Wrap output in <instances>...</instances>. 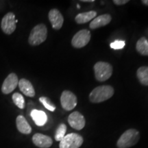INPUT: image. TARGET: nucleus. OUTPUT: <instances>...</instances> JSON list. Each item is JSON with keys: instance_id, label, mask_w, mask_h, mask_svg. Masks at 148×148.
<instances>
[{"instance_id": "nucleus-1", "label": "nucleus", "mask_w": 148, "mask_h": 148, "mask_svg": "<svg viewBox=\"0 0 148 148\" xmlns=\"http://www.w3.org/2000/svg\"><path fill=\"white\" fill-rule=\"evenodd\" d=\"M114 92V88L110 85L97 86L90 93L89 99L92 103L103 102L112 97Z\"/></svg>"}, {"instance_id": "nucleus-2", "label": "nucleus", "mask_w": 148, "mask_h": 148, "mask_svg": "<svg viewBox=\"0 0 148 148\" xmlns=\"http://www.w3.org/2000/svg\"><path fill=\"white\" fill-rule=\"evenodd\" d=\"M140 134L136 129H129L121 134L117 140L116 146L118 148H129L138 143Z\"/></svg>"}, {"instance_id": "nucleus-3", "label": "nucleus", "mask_w": 148, "mask_h": 148, "mask_svg": "<svg viewBox=\"0 0 148 148\" xmlns=\"http://www.w3.org/2000/svg\"><path fill=\"white\" fill-rule=\"evenodd\" d=\"M47 37V29L45 24L40 23L36 25L31 30L28 38L29 45L32 46L39 45L42 43Z\"/></svg>"}, {"instance_id": "nucleus-4", "label": "nucleus", "mask_w": 148, "mask_h": 148, "mask_svg": "<svg viewBox=\"0 0 148 148\" xmlns=\"http://www.w3.org/2000/svg\"><path fill=\"white\" fill-rule=\"evenodd\" d=\"M94 72L96 79L99 82H104L108 79L112 74V66L108 62H97L94 65Z\"/></svg>"}, {"instance_id": "nucleus-5", "label": "nucleus", "mask_w": 148, "mask_h": 148, "mask_svg": "<svg viewBox=\"0 0 148 148\" xmlns=\"http://www.w3.org/2000/svg\"><path fill=\"white\" fill-rule=\"evenodd\" d=\"M84 139L81 135L76 133H70L60 141V148H79L82 145Z\"/></svg>"}, {"instance_id": "nucleus-6", "label": "nucleus", "mask_w": 148, "mask_h": 148, "mask_svg": "<svg viewBox=\"0 0 148 148\" xmlns=\"http://www.w3.org/2000/svg\"><path fill=\"white\" fill-rule=\"evenodd\" d=\"M18 21L16 19L15 14L13 12H10L5 14L1 20V27L3 33L5 34H12L15 31Z\"/></svg>"}, {"instance_id": "nucleus-7", "label": "nucleus", "mask_w": 148, "mask_h": 148, "mask_svg": "<svg viewBox=\"0 0 148 148\" xmlns=\"http://www.w3.org/2000/svg\"><path fill=\"white\" fill-rule=\"evenodd\" d=\"M77 99L76 95L70 90H65L60 96L61 106L65 110L70 111L76 106Z\"/></svg>"}, {"instance_id": "nucleus-8", "label": "nucleus", "mask_w": 148, "mask_h": 148, "mask_svg": "<svg viewBox=\"0 0 148 148\" xmlns=\"http://www.w3.org/2000/svg\"><path fill=\"white\" fill-rule=\"evenodd\" d=\"M90 40V32L88 29H82L74 35L71 45L75 48H82L86 46Z\"/></svg>"}, {"instance_id": "nucleus-9", "label": "nucleus", "mask_w": 148, "mask_h": 148, "mask_svg": "<svg viewBox=\"0 0 148 148\" xmlns=\"http://www.w3.org/2000/svg\"><path fill=\"white\" fill-rule=\"evenodd\" d=\"M18 81L19 80L16 73H10L3 81L2 86H1V92L5 95L10 94L18 86Z\"/></svg>"}, {"instance_id": "nucleus-10", "label": "nucleus", "mask_w": 148, "mask_h": 148, "mask_svg": "<svg viewBox=\"0 0 148 148\" xmlns=\"http://www.w3.org/2000/svg\"><path fill=\"white\" fill-rule=\"evenodd\" d=\"M68 123L73 129L80 130L84 128L86 121L84 116L80 112L75 111L69 114L68 117Z\"/></svg>"}, {"instance_id": "nucleus-11", "label": "nucleus", "mask_w": 148, "mask_h": 148, "mask_svg": "<svg viewBox=\"0 0 148 148\" xmlns=\"http://www.w3.org/2000/svg\"><path fill=\"white\" fill-rule=\"evenodd\" d=\"M48 17H49V20L52 25V27L54 29L58 30L62 27L64 23V18L58 9H51L48 14Z\"/></svg>"}, {"instance_id": "nucleus-12", "label": "nucleus", "mask_w": 148, "mask_h": 148, "mask_svg": "<svg viewBox=\"0 0 148 148\" xmlns=\"http://www.w3.org/2000/svg\"><path fill=\"white\" fill-rule=\"evenodd\" d=\"M32 142L36 147L40 148H49L53 144L51 137L40 133H36L33 135Z\"/></svg>"}, {"instance_id": "nucleus-13", "label": "nucleus", "mask_w": 148, "mask_h": 148, "mask_svg": "<svg viewBox=\"0 0 148 148\" xmlns=\"http://www.w3.org/2000/svg\"><path fill=\"white\" fill-rule=\"evenodd\" d=\"M18 87L21 91L27 97H33L35 96V90L34 86L28 79L22 78L18 81Z\"/></svg>"}, {"instance_id": "nucleus-14", "label": "nucleus", "mask_w": 148, "mask_h": 148, "mask_svg": "<svg viewBox=\"0 0 148 148\" xmlns=\"http://www.w3.org/2000/svg\"><path fill=\"white\" fill-rule=\"evenodd\" d=\"M111 19H112V17L108 14H104L97 16L92 19L90 23V28L95 29L99 28V27L106 26L111 21Z\"/></svg>"}, {"instance_id": "nucleus-15", "label": "nucleus", "mask_w": 148, "mask_h": 148, "mask_svg": "<svg viewBox=\"0 0 148 148\" xmlns=\"http://www.w3.org/2000/svg\"><path fill=\"white\" fill-rule=\"evenodd\" d=\"M16 126L21 134H29L32 132V127L23 115H18L16 118Z\"/></svg>"}, {"instance_id": "nucleus-16", "label": "nucleus", "mask_w": 148, "mask_h": 148, "mask_svg": "<svg viewBox=\"0 0 148 148\" xmlns=\"http://www.w3.org/2000/svg\"><path fill=\"white\" fill-rule=\"evenodd\" d=\"M31 117L38 126H42L47 121V116L45 112L38 110H32L30 113Z\"/></svg>"}, {"instance_id": "nucleus-17", "label": "nucleus", "mask_w": 148, "mask_h": 148, "mask_svg": "<svg viewBox=\"0 0 148 148\" xmlns=\"http://www.w3.org/2000/svg\"><path fill=\"white\" fill-rule=\"evenodd\" d=\"M97 15V12L95 11L91 10L88 11V12H82V13H79L75 16V21L77 23L82 24L86 23L87 22L90 21V20L94 19Z\"/></svg>"}, {"instance_id": "nucleus-18", "label": "nucleus", "mask_w": 148, "mask_h": 148, "mask_svg": "<svg viewBox=\"0 0 148 148\" xmlns=\"http://www.w3.org/2000/svg\"><path fill=\"white\" fill-rule=\"evenodd\" d=\"M136 76L140 84L148 86V66H144L138 68L136 71Z\"/></svg>"}, {"instance_id": "nucleus-19", "label": "nucleus", "mask_w": 148, "mask_h": 148, "mask_svg": "<svg viewBox=\"0 0 148 148\" xmlns=\"http://www.w3.org/2000/svg\"><path fill=\"white\" fill-rule=\"evenodd\" d=\"M136 51L140 54L148 56V40L145 37H141L136 42Z\"/></svg>"}, {"instance_id": "nucleus-20", "label": "nucleus", "mask_w": 148, "mask_h": 148, "mask_svg": "<svg viewBox=\"0 0 148 148\" xmlns=\"http://www.w3.org/2000/svg\"><path fill=\"white\" fill-rule=\"evenodd\" d=\"M12 98L14 103L18 108L20 109H23L25 108V99L21 94L18 93V92H14L12 96Z\"/></svg>"}, {"instance_id": "nucleus-21", "label": "nucleus", "mask_w": 148, "mask_h": 148, "mask_svg": "<svg viewBox=\"0 0 148 148\" xmlns=\"http://www.w3.org/2000/svg\"><path fill=\"white\" fill-rule=\"evenodd\" d=\"M66 126L64 123H60L57 127L55 133V139L56 141H60L65 136Z\"/></svg>"}, {"instance_id": "nucleus-22", "label": "nucleus", "mask_w": 148, "mask_h": 148, "mask_svg": "<svg viewBox=\"0 0 148 148\" xmlns=\"http://www.w3.org/2000/svg\"><path fill=\"white\" fill-rule=\"evenodd\" d=\"M39 101L42 103V105L49 111L53 112V111H54L56 110V106L48 97H40L39 98Z\"/></svg>"}, {"instance_id": "nucleus-23", "label": "nucleus", "mask_w": 148, "mask_h": 148, "mask_svg": "<svg viewBox=\"0 0 148 148\" xmlns=\"http://www.w3.org/2000/svg\"><path fill=\"white\" fill-rule=\"evenodd\" d=\"M125 42L124 40H116L110 44V47L114 49H121L124 47Z\"/></svg>"}, {"instance_id": "nucleus-24", "label": "nucleus", "mask_w": 148, "mask_h": 148, "mask_svg": "<svg viewBox=\"0 0 148 148\" xmlns=\"http://www.w3.org/2000/svg\"><path fill=\"white\" fill-rule=\"evenodd\" d=\"M129 2V0H114L113 3L117 5H124L125 3Z\"/></svg>"}, {"instance_id": "nucleus-25", "label": "nucleus", "mask_w": 148, "mask_h": 148, "mask_svg": "<svg viewBox=\"0 0 148 148\" xmlns=\"http://www.w3.org/2000/svg\"><path fill=\"white\" fill-rule=\"evenodd\" d=\"M141 2L143 3L144 5H148V0H143V1H141Z\"/></svg>"}, {"instance_id": "nucleus-26", "label": "nucleus", "mask_w": 148, "mask_h": 148, "mask_svg": "<svg viewBox=\"0 0 148 148\" xmlns=\"http://www.w3.org/2000/svg\"><path fill=\"white\" fill-rule=\"evenodd\" d=\"M82 2H93L94 0H82Z\"/></svg>"}]
</instances>
